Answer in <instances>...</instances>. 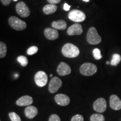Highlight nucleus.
I'll return each mask as SVG.
<instances>
[{
  "label": "nucleus",
  "mask_w": 121,
  "mask_h": 121,
  "mask_svg": "<svg viewBox=\"0 0 121 121\" xmlns=\"http://www.w3.org/2000/svg\"><path fill=\"white\" fill-rule=\"evenodd\" d=\"M97 67L96 65L91 63H85L80 68V72L82 75L86 76H91L97 72Z\"/></svg>",
  "instance_id": "nucleus-3"
},
{
  "label": "nucleus",
  "mask_w": 121,
  "mask_h": 121,
  "mask_svg": "<svg viewBox=\"0 0 121 121\" xmlns=\"http://www.w3.org/2000/svg\"><path fill=\"white\" fill-rule=\"evenodd\" d=\"M16 11L17 14L22 17H27L30 14L29 9L25 2L20 1L16 5Z\"/></svg>",
  "instance_id": "nucleus-6"
},
{
  "label": "nucleus",
  "mask_w": 121,
  "mask_h": 121,
  "mask_svg": "<svg viewBox=\"0 0 121 121\" xmlns=\"http://www.w3.org/2000/svg\"><path fill=\"white\" fill-rule=\"evenodd\" d=\"M54 100L57 104L60 106H66L70 103V99L69 96L63 94H59L56 95Z\"/></svg>",
  "instance_id": "nucleus-13"
},
{
  "label": "nucleus",
  "mask_w": 121,
  "mask_h": 121,
  "mask_svg": "<svg viewBox=\"0 0 121 121\" xmlns=\"http://www.w3.org/2000/svg\"><path fill=\"white\" fill-rule=\"evenodd\" d=\"M106 63H107V64H108V65H109V64H110V62H109V61H107V62H106Z\"/></svg>",
  "instance_id": "nucleus-31"
},
{
  "label": "nucleus",
  "mask_w": 121,
  "mask_h": 121,
  "mask_svg": "<svg viewBox=\"0 0 121 121\" xmlns=\"http://www.w3.org/2000/svg\"><path fill=\"white\" fill-rule=\"evenodd\" d=\"M69 18L72 22H82L86 19V15L84 12L78 10H72L69 13Z\"/></svg>",
  "instance_id": "nucleus-5"
},
{
  "label": "nucleus",
  "mask_w": 121,
  "mask_h": 121,
  "mask_svg": "<svg viewBox=\"0 0 121 121\" xmlns=\"http://www.w3.org/2000/svg\"><path fill=\"white\" fill-rule=\"evenodd\" d=\"M49 121H60V119L58 115L52 114L49 117Z\"/></svg>",
  "instance_id": "nucleus-27"
},
{
  "label": "nucleus",
  "mask_w": 121,
  "mask_h": 121,
  "mask_svg": "<svg viewBox=\"0 0 121 121\" xmlns=\"http://www.w3.org/2000/svg\"><path fill=\"white\" fill-rule=\"evenodd\" d=\"M86 40L90 44L96 45L102 42V38L98 33L96 28L94 27H91L87 31Z\"/></svg>",
  "instance_id": "nucleus-2"
},
{
  "label": "nucleus",
  "mask_w": 121,
  "mask_h": 121,
  "mask_svg": "<svg viewBox=\"0 0 121 121\" xmlns=\"http://www.w3.org/2000/svg\"><path fill=\"white\" fill-rule=\"evenodd\" d=\"M62 53L67 58H75L79 55L80 50L73 44L66 43L62 48Z\"/></svg>",
  "instance_id": "nucleus-1"
},
{
  "label": "nucleus",
  "mask_w": 121,
  "mask_h": 121,
  "mask_svg": "<svg viewBox=\"0 0 121 121\" xmlns=\"http://www.w3.org/2000/svg\"><path fill=\"white\" fill-rule=\"evenodd\" d=\"M90 121H105V117L101 114H93L90 117Z\"/></svg>",
  "instance_id": "nucleus-21"
},
{
  "label": "nucleus",
  "mask_w": 121,
  "mask_h": 121,
  "mask_svg": "<svg viewBox=\"0 0 121 121\" xmlns=\"http://www.w3.org/2000/svg\"><path fill=\"white\" fill-rule=\"evenodd\" d=\"M71 121H84V119L81 115L76 114L72 117Z\"/></svg>",
  "instance_id": "nucleus-26"
},
{
  "label": "nucleus",
  "mask_w": 121,
  "mask_h": 121,
  "mask_svg": "<svg viewBox=\"0 0 121 121\" xmlns=\"http://www.w3.org/2000/svg\"><path fill=\"white\" fill-rule=\"evenodd\" d=\"M83 1H85V2H89V0H83Z\"/></svg>",
  "instance_id": "nucleus-32"
},
{
  "label": "nucleus",
  "mask_w": 121,
  "mask_h": 121,
  "mask_svg": "<svg viewBox=\"0 0 121 121\" xmlns=\"http://www.w3.org/2000/svg\"><path fill=\"white\" fill-rule=\"evenodd\" d=\"M48 80L47 73L42 71L38 72L34 77L35 82L39 87H43L46 85L48 82Z\"/></svg>",
  "instance_id": "nucleus-7"
},
{
  "label": "nucleus",
  "mask_w": 121,
  "mask_h": 121,
  "mask_svg": "<svg viewBox=\"0 0 121 121\" xmlns=\"http://www.w3.org/2000/svg\"><path fill=\"white\" fill-rule=\"evenodd\" d=\"M17 61L20 63L21 65L24 67L26 66L28 64V58L24 56H20L17 57Z\"/></svg>",
  "instance_id": "nucleus-22"
},
{
  "label": "nucleus",
  "mask_w": 121,
  "mask_h": 121,
  "mask_svg": "<svg viewBox=\"0 0 121 121\" xmlns=\"http://www.w3.org/2000/svg\"><path fill=\"white\" fill-rule=\"evenodd\" d=\"M9 116L11 121H22L20 116L16 113L10 112L9 113Z\"/></svg>",
  "instance_id": "nucleus-23"
},
{
  "label": "nucleus",
  "mask_w": 121,
  "mask_h": 121,
  "mask_svg": "<svg viewBox=\"0 0 121 121\" xmlns=\"http://www.w3.org/2000/svg\"><path fill=\"white\" fill-rule=\"evenodd\" d=\"M109 105L110 108L113 110H120L121 109V100L117 95H111L109 99Z\"/></svg>",
  "instance_id": "nucleus-12"
},
{
  "label": "nucleus",
  "mask_w": 121,
  "mask_h": 121,
  "mask_svg": "<svg viewBox=\"0 0 121 121\" xmlns=\"http://www.w3.org/2000/svg\"><path fill=\"white\" fill-rule=\"evenodd\" d=\"M33 99L32 97L29 95H25L22 96L16 101V104L17 105L23 107V106H29L33 103Z\"/></svg>",
  "instance_id": "nucleus-15"
},
{
  "label": "nucleus",
  "mask_w": 121,
  "mask_h": 121,
  "mask_svg": "<svg viewBox=\"0 0 121 121\" xmlns=\"http://www.w3.org/2000/svg\"><path fill=\"white\" fill-rule=\"evenodd\" d=\"M93 53L94 57L95 60H99L102 58V56L101 54L100 51L98 48H95V49H94L93 51Z\"/></svg>",
  "instance_id": "nucleus-24"
},
{
  "label": "nucleus",
  "mask_w": 121,
  "mask_h": 121,
  "mask_svg": "<svg viewBox=\"0 0 121 121\" xmlns=\"http://www.w3.org/2000/svg\"><path fill=\"white\" fill-rule=\"evenodd\" d=\"M9 24L12 28L18 31L25 29L27 26L26 22L16 16H11L9 18Z\"/></svg>",
  "instance_id": "nucleus-4"
},
{
  "label": "nucleus",
  "mask_w": 121,
  "mask_h": 121,
  "mask_svg": "<svg viewBox=\"0 0 121 121\" xmlns=\"http://www.w3.org/2000/svg\"><path fill=\"white\" fill-rule=\"evenodd\" d=\"M12 0H1V2L4 6H8L10 4Z\"/></svg>",
  "instance_id": "nucleus-28"
},
{
  "label": "nucleus",
  "mask_w": 121,
  "mask_h": 121,
  "mask_svg": "<svg viewBox=\"0 0 121 121\" xmlns=\"http://www.w3.org/2000/svg\"><path fill=\"white\" fill-rule=\"evenodd\" d=\"M13 1H17V0H13Z\"/></svg>",
  "instance_id": "nucleus-34"
},
{
  "label": "nucleus",
  "mask_w": 121,
  "mask_h": 121,
  "mask_svg": "<svg viewBox=\"0 0 121 121\" xmlns=\"http://www.w3.org/2000/svg\"><path fill=\"white\" fill-rule=\"evenodd\" d=\"M83 33V30L82 26L78 23H76L75 24L69 26L67 30V33L69 35H79Z\"/></svg>",
  "instance_id": "nucleus-11"
},
{
  "label": "nucleus",
  "mask_w": 121,
  "mask_h": 121,
  "mask_svg": "<svg viewBox=\"0 0 121 121\" xmlns=\"http://www.w3.org/2000/svg\"><path fill=\"white\" fill-rule=\"evenodd\" d=\"M57 10V7L56 4H48L43 7V11L46 15H50L54 13Z\"/></svg>",
  "instance_id": "nucleus-18"
},
{
  "label": "nucleus",
  "mask_w": 121,
  "mask_h": 121,
  "mask_svg": "<svg viewBox=\"0 0 121 121\" xmlns=\"http://www.w3.org/2000/svg\"><path fill=\"white\" fill-rule=\"evenodd\" d=\"M57 71L59 75L61 76H64L70 74L71 72V69L69 65L66 63L62 62L58 65Z\"/></svg>",
  "instance_id": "nucleus-10"
},
{
  "label": "nucleus",
  "mask_w": 121,
  "mask_h": 121,
  "mask_svg": "<svg viewBox=\"0 0 121 121\" xmlns=\"http://www.w3.org/2000/svg\"><path fill=\"white\" fill-rule=\"evenodd\" d=\"M121 60V56L119 54H117V53L113 54L112 56V58L111 61L110 62V65H111L112 66H116L120 63Z\"/></svg>",
  "instance_id": "nucleus-19"
},
{
  "label": "nucleus",
  "mask_w": 121,
  "mask_h": 121,
  "mask_svg": "<svg viewBox=\"0 0 121 121\" xmlns=\"http://www.w3.org/2000/svg\"><path fill=\"white\" fill-rule=\"evenodd\" d=\"M38 109L34 106H28L25 109V114L28 118L33 119L38 114Z\"/></svg>",
  "instance_id": "nucleus-16"
},
{
  "label": "nucleus",
  "mask_w": 121,
  "mask_h": 121,
  "mask_svg": "<svg viewBox=\"0 0 121 121\" xmlns=\"http://www.w3.org/2000/svg\"><path fill=\"white\" fill-rule=\"evenodd\" d=\"M52 76H53L52 74H51V75H50V77H52Z\"/></svg>",
  "instance_id": "nucleus-33"
},
{
  "label": "nucleus",
  "mask_w": 121,
  "mask_h": 121,
  "mask_svg": "<svg viewBox=\"0 0 121 121\" xmlns=\"http://www.w3.org/2000/svg\"><path fill=\"white\" fill-rule=\"evenodd\" d=\"M52 26L54 29L63 30L67 28V23L63 20H60L52 22Z\"/></svg>",
  "instance_id": "nucleus-17"
},
{
  "label": "nucleus",
  "mask_w": 121,
  "mask_h": 121,
  "mask_svg": "<svg viewBox=\"0 0 121 121\" xmlns=\"http://www.w3.org/2000/svg\"><path fill=\"white\" fill-rule=\"evenodd\" d=\"M62 85V82L61 80L58 77H53L50 81L48 90L51 93H56Z\"/></svg>",
  "instance_id": "nucleus-8"
},
{
  "label": "nucleus",
  "mask_w": 121,
  "mask_h": 121,
  "mask_svg": "<svg viewBox=\"0 0 121 121\" xmlns=\"http://www.w3.org/2000/svg\"><path fill=\"white\" fill-rule=\"evenodd\" d=\"M7 53V46L4 42H0V58H4Z\"/></svg>",
  "instance_id": "nucleus-20"
},
{
  "label": "nucleus",
  "mask_w": 121,
  "mask_h": 121,
  "mask_svg": "<svg viewBox=\"0 0 121 121\" xmlns=\"http://www.w3.org/2000/svg\"><path fill=\"white\" fill-rule=\"evenodd\" d=\"M70 7H71V6H69L68 4H66V3H65L64 4V6H63V9H64V10L65 11H69V9H70Z\"/></svg>",
  "instance_id": "nucleus-30"
},
{
  "label": "nucleus",
  "mask_w": 121,
  "mask_h": 121,
  "mask_svg": "<svg viewBox=\"0 0 121 121\" xmlns=\"http://www.w3.org/2000/svg\"><path fill=\"white\" fill-rule=\"evenodd\" d=\"M107 102L104 98H98L93 104V108L98 113H103L107 109Z\"/></svg>",
  "instance_id": "nucleus-9"
},
{
  "label": "nucleus",
  "mask_w": 121,
  "mask_h": 121,
  "mask_svg": "<svg viewBox=\"0 0 121 121\" xmlns=\"http://www.w3.org/2000/svg\"><path fill=\"white\" fill-rule=\"evenodd\" d=\"M44 35L47 39L50 40H54L58 37V32L53 28H47L44 30Z\"/></svg>",
  "instance_id": "nucleus-14"
},
{
  "label": "nucleus",
  "mask_w": 121,
  "mask_h": 121,
  "mask_svg": "<svg viewBox=\"0 0 121 121\" xmlns=\"http://www.w3.org/2000/svg\"><path fill=\"white\" fill-rule=\"evenodd\" d=\"M0 121H1V120H0Z\"/></svg>",
  "instance_id": "nucleus-35"
},
{
  "label": "nucleus",
  "mask_w": 121,
  "mask_h": 121,
  "mask_svg": "<svg viewBox=\"0 0 121 121\" xmlns=\"http://www.w3.org/2000/svg\"><path fill=\"white\" fill-rule=\"evenodd\" d=\"M48 2H49L50 4H59L61 0H47Z\"/></svg>",
  "instance_id": "nucleus-29"
},
{
  "label": "nucleus",
  "mask_w": 121,
  "mask_h": 121,
  "mask_svg": "<svg viewBox=\"0 0 121 121\" xmlns=\"http://www.w3.org/2000/svg\"><path fill=\"white\" fill-rule=\"evenodd\" d=\"M38 51V48L36 46L30 47L27 51V53L28 55H33V54H35Z\"/></svg>",
  "instance_id": "nucleus-25"
}]
</instances>
